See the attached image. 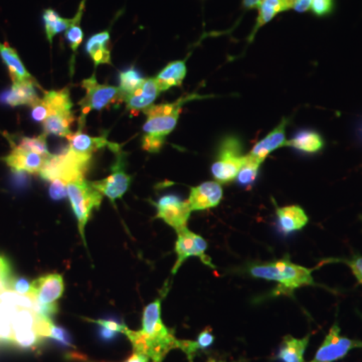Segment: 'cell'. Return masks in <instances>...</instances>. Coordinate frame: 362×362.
I'll return each instance as SVG.
<instances>
[{"instance_id":"cell-1","label":"cell","mask_w":362,"mask_h":362,"mask_svg":"<svg viewBox=\"0 0 362 362\" xmlns=\"http://www.w3.org/2000/svg\"><path fill=\"white\" fill-rule=\"evenodd\" d=\"M132 344L133 350L148 357L152 362H162L173 349H178L180 339L175 331L166 327L161 318V300L147 305L143 311L142 328L123 332Z\"/></svg>"},{"instance_id":"cell-2","label":"cell","mask_w":362,"mask_h":362,"mask_svg":"<svg viewBox=\"0 0 362 362\" xmlns=\"http://www.w3.org/2000/svg\"><path fill=\"white\" fill-rule=\"evenodd\" d=\"M195 99H201V97L188 95L173 103L152 105L143 112L146 116V122L143 125L142 148L149 153H158L166 137L177 125L183 105Z\"/></svg>"},{"instance_id":"cell-3","label":"cell","mask_w":362,"mask_h":362,"mask_svg":"<svg viewBox=\"0 0 362 362\" xmlns=\"http://www.w3.org/2000/svg\"><path fill=\"white\" fill-rule=\"evenodd\" d=\"M312 271V269L297 265L289 259L258 264L249 269L252 277L277 282L279 290L283 293H291L298 288L315 284Z\"/></svg>"},{"instance_id":"cell-4","label":"cell","mask_w":362,"mask_h":362,"mask_svg":"<svg viewBox=\"0 0 362 362\" xmlns=\"http://www.w3.org/2000/svg\"><path fill=\"white\" fill-rule=\"evenodd\" d=\"M42 99L47 109V119L42 122L44 134L68 137L75 121L70 90L66 88L59 90H49L45 92Z\"/></svg>"},{"instance_id":"cell-5","label":"cell","mask_w":362,"mask_h":362,"mask_svg":"<svg viewBox=\"0 0 362 362\" xmlns=\"http://www.w3.org/2000/svg\"><path fill=\"white\" fill-rule=\"evenodd\" d=\"M92 156L76 153L68 147L59 154H52L45 160L40 175L42 180L49 181L62 180L68 183L71 181L84 180L89 169Z\"/></svg>"},{"instance_id":"cell-6","label":"cell","mask_w":362,"mask_h":362,"mask_svg":"<svg viewBox=\"0 0 362 362\" xmlns=\"http://www.w3.org/2000/svg\"><path fill=\"white\" fill-rule=\"evenodd\" d=\"M68 199L78 220V232L86 245L85 228L90 220L93 209L101 206L103 195L93 187L90 181L80 180L66 185Z\"/></svg>"},{"instance_id":"cell-7","label":"cell","mask_w":362,"mask_h":362,"mask_svg":"<svg viewBox=\"0 0 362 362\" xmlns=\"http://www.w3.org/2000/svg\"><path fill=\"white\" fill-rule=\"evenodd\" d=\"M246 160L243 154V144L235 136H228L221 140L218 156L211 165V175L218 182L228 183L237 177Z\"/></svg>"},{"instance_id":"cell-8","label":"cell","mask_w":362,"mask_h":362,"mask_svg":"<svg viewBox=\"0 0 362 362\" xmlns=\"http://www.w3.org/2000/svg\"><path fill=\"white\" fill-rule=\"evenodd\" d=\"M83 89L86 90L84 99L78 102L82 110V116L78 120V128L84 127L86 116L93 110L101 111L115 102L123 101V95L119 88L114 86L99 84L96 74L82 82Z\"/></svg>"},{"instance_id":"cell-9","label":"cell","mask_w":362,"mask_h":362,"mask_svg":"<svg viewBox=\"0 0 362 362\" xmlns=\"http://www.w3.org/2000/svg\"><path fill=\"white\" fill-rule=\"evenodd\" d=\"M114 153L116 154V161L112 166V175L104 180L90 182L100 194L108 197L112 202L121 199L127 192L132 181V177L125 173L126 154L120 148L114 151Z\"/></svg>"},{"instance_id":"cell-10","label":"cell","mask_w":362,"mask_h":362,"mask_svg":"<svg viewBox=\"0 0 362 362\" xmlns=\"http://www.w3.org/2000/svg\"><path fill=\"white\" fill-rule=\"evenodd\" d=\"M340 332L339 326L335 323L310 362H335L344 358L351 350L362 349L361 340L342 337Z\"/></svg>"},{"instance_id":"cell-11","label":"cell","mask_w":362,"mask_h":362,"mask_svg":"<svg viewBox=\"0 0 362 362\" xmlns=\"http://www.w3.org/2000/svg\"><path fill=\"white\" fill-rule=\"evenodd\" d=\"M207 249L206 240L201 235L190 232L187 228L177 232V240L175 244V252L177 255V259L173 269V274L177 273L182 264L190 257H197L202 259L204 265L211 269H216L211 259L206 256Z\"/></svg>"},{"instance_id":"cell-12","label":"cell","mask_w":362,"mask_h":362,"mask_svg":"<svg viewBox=\"0 0 362 362\" xmlns=\"http://www.w3.org/2000/svg\"><path fill=\"white\" fill-rule=\"evenodd\" d=\"M157 209V218H161L176 232L187 228L192 209L187 201H182L175 194H166L153 202Z\"/></svg>"},{"instance_id":"cell-13","label":"cell","mask_w":362,"mask_h":362,"mask_svg":"<svg viewBox=\"0 0 362 362\" xmlns=\"http://www.w3.org/2000/svg\"><path fill=\"white\" fill-rule=\"evenodd\" d=\"M223 187L218 181H206L190 188L187 202L192 211H204L218 206L223 199Z\"/></svg>"},{"instance_id":"cell-14","label":"cell","mask_w":362,"mask_h":362,"mask_svg":"<svg viewBox=\"0 0 362 362\" xmlns=\"http://www.w3.org/2000/svg\"><path fill=\"white\" fill-rule=\"evenodd\" d=\"M49 158V157H47ZM47 157L40 156L35 152L13 146L11 153L4 157L6 165L18 173H26L30 175H40L44 168Z\"/></svg>"},{"instance_id":"cell-15","label":"cell","mask_w":362,"mask_h":362,"mask_svg":"<svg viewBox=\"0 0 362 362\" xmlns=\"http://www.w3.org/2000/svg\"><path fill=\"white\" fill-rule=\"evenodd\" d=\"M288 122L289 121L287 119H283L278 126H276L269 134H267L265 138L259 140L254 145L251 152L247 156L259 162V163H263L272 152L281 148V147L286 146L287 145L286 127H287Z\"/></svg>"},{"instance_id":"cell-16","label":"cell","mask_w":362,"mask_h":362,"mask_svg":"<svg viewBox=\"0 0 362 362\" xmlns=\"http://www.w3.org/2000/svg\"><path fill=\"white\" fill-rule=\"evenodd\" d=\"M160 89L157 85L156 78H145L141 87L138 88L134 92L126 95L123 101L126 103V108L133 114L144 112L153 105L158 97Z\"/></svg>"},{"instance_id":"cell-17","label":"cell","mask_w":362,"mask_h":362,"mask_svg":"<svg viewBox=\"0 0 362 362\" xmlns=\"http://www.w3.org/2000/svg\"><path fill=\"white\" fill-rule=\"evenodd\" d=\"M33 298L40 304L54 303L65 290L64 279L59 274H47L33 281Z\"/></svg>"},{"instance_id":"cell-18","label":"cell","mask_w":362,"mask_h":362,"mask_svg":"<svg viewBox=\"0 0 362 362\" xmlns=\"http://www.w3.org/2000/svg\"><path fill=\"white\" fill-rule=\"evenodd\" d=\"M68 139V148L71 151L78 154H84V156H92L98 150L109 147L112 145L108 141L106 136H99V137H93L89 134L83 132L82 128H78L76 132H71L66 137Z\"/></svg>"},{"instance_id":"cell-19","label":"cell","mask_w":362,"mask_h":362,"mask_svg":"<svg viewBox=\"0 0 362 362\" xmlns=\"http://www.w3.org/2000/svg\"><path fill=\"white\" fill-rule=\"evenodd\" d=\"M35 87L40 88L37 81L13 83L11 90L4 94V101L11 107H32L40 99Z\"/></svg>"},{"instance_id":"cell-20","label":"cell","mask_w":362,"mask_h":362,"mask_svg":"<svg viewBox=\"0 0 362 362\" xmlns=\"http://www.w3.org/2000/svg\"><path fill=\"white\" fill-rule=\"evenodd\" d=\"M0 57L6 66L13 83L23 82V81H35V78L26 70L18 52L8 45L0 42Z\"/></svg>"},{"instance_id":"cell-21","label":"cell","mask_w":362,"mask_h":362,"mask_svg":"<svg viewBox=\"0 0 362 362\" xmlns=\"http://www.w3.org/2000/svg\"><path fill=\"white\" fill-rule=\"evenodd\" d=\"M276 214L281 230L285 233L301 230L309 221L308 216L300 206L279 207Z\"/></svg>"},{"instance_id":"cell-22","label":"cell","mask_w":362,"mask_h":362,"mask_svg":"<svg viewBox=\"0 0 362 362\" xmlns=\"http://www.w3.org/2000/svg\"><path fill=\"white\" fill-rule=\"evenodd\" d=\"M110 33L108 30L96 33L88 40L86 44V52L94 62L95 66L112 65L111 51L109 49Z\"/></svg>"},{"instance_id":"cell-23","label":"cell","mask_w":362,"mask_h":362,"mask_svg":"<svg viewBox=\"0 0 362 362\" xmlns=\"http://www.w3.org/2000/svg\"><path fill=\"white\" fill-rule=\"evenodd\" d=\"M310 340V335L303 338L285 337L276 358L283 362H305L304 354Z\"/></svg>"},{"instance_id":"cell-24","label":"cell","mask_w":362,"mask_h":362,"mask_svg":"<svg viewBox=\"0 0 362 362\" xmlns=\"http://www.w3.org/2000/svg\"><path fill=\"white\" fill-rule=\"evenodd\" d=\"M187 64L185 61L171 62L154 78L160 92H164L173 87H180L187 77Z\"/></svg>"},{"instance_id":"cell-25","label":"cell","mask_w":362,"mask_h":362,"mask_svg":"<svg viewBox=\"0 0 362 362\" xmlns=\"http://www.w3.org/2000/svg\"><path fill=\"white\" fill-rule=\"evenodd\" d=\"M258 9L259 16L251 40L262 26L270 23L278 13L292 9L291 0H263Z\"/></svg>"},{"instance_id":"cell-26","label":"cell","mask_w":362,"mask_h":362,"mask_svg":"<svg viewBox=\"0 0 362 362\" xmlns=\"http://www.w3.org/2000/svg\"><path fill=\"white\" fill-rule=\"evenodd\" d=\"M286 146L293 147L305 153H317L323 149L324 140L315 131L302 130L287 141Z\"/></svg>"},{"instance_id":"cell-27","label":"cell","mask_w":362,"mask_h":362,"mask_svg":"<svg viewBox=\"0 0 362 362\" xmlns=\"http://www.w3.org/2000/svg\"><path fill=\"white\" fill-rule=\"evenodd\" d=\"M214 337L213 333H211V329L209 327H206V329L202 330L199 333L195 341H192V340H180L178 349L182 350L187 354L188 361L194 362L197 352L209 349L214 344Z\"/></svg>"},{"instance_id":"cell-28","label":"cell","mask_w":362,"mask_h":362,"mask_svg":"<svg viewBox=\"0 0 362 362\" xmlns=\"http://www.w3.org/2000/svg\"><path fill=\"white\" fill-rule=\"evenodd\" d=\"M42 21H44L47 39L51 45L54 35L66 32L73 23V18H62L57 11L51 8L45 9L42 14Z\"/></svg>"},{"instance_id":"cell-29","label":"cell","mask_w":362,"mask_h":362,"mask_svg":"<svg viewBox=\"0 0 362 362\" xmlns=\"http://www.w3.org/2000/svg\"><path fill=\"white\" fill-rule=\"evenodd\" d=\"M85 2L86 0H82L81 6H78V13L73 18V23H71L70 28L66 30L65 37L74 52V58H75L78 47H80L83 40H84V33H83L82 28H81V21H82L83 11L85 8Z\"/></svg>"},{"instance_id":"cell-30","label":"cell","mask_w":362,"mask_h":362,"mask_svg":"<svg viewBox=\"0 0 362 362\" xmlns=\"http://www.w3.org/2000/svg\"><path fill=\"white\" fill-rule=\"evenodd\" d=\"M144 82L145 78L142 77L141 74L134 66L119 74V90L122 93L123 98L141 87Z\"/></svg>"},{"instance_id":"cell-31","label":"cell","mask_w":362,"mask_h":362,"mask_svg":"<svg viewBox=\"0 0 362 362\" xmlns=\"http://www.w3.org/2000/svg\"><path fill=\"white\" fill-rule=\"evenodd\" d=\"M262 163L255 160L254 158L246 156V160L240 168L239 173H238L235 180H238L239 185L242 187H250L256 182L257 177H258V173L259 170V166Z\"/></svg>"},{"instance_id":"cell-32","label":"cell","mask_w":362,"mask_h":362,"mask_svg":"<svg viewBox=\"0 0 362 362\" xmlns=\"http://www.w3.org/2000/svg\"><path fill=\"white\" fill-rule=\"evenodd\" d=\"M16 146L28 150V151L35 152V153L47 157V158L52 156L51 152L47 148V135L44 133L42 135L35 136V137H23Z\"/></svg>"},{"instance_id":"cell-33","label":"cell","mask_w":362,"mask_h":362,"mask_svg":"<svg viewBox=\"0 0 362 362\" xmlns=\"http://www.w3.org/2000/svg\"><path fill=\"white\" fill-rule=\"evenodd\" d=\"M7 290H11L21 295H26L33 298V282L26 280L25 278L13 277V280L9 283Z\"/></svg>"},{"instance_id":"cell-34","label":"cell","mask_w":362,"mask_h":362,"mask_svg":"<svg viewBox=\"0 0 362 362\" xmlns=\"http://www.w3.org/2000/svg\"><path fill=\"white\" fill-rule=\"evenodd\" d=\"M13 267H11V262L6 257L0 255V285L7 290L9 283L13 280Z\"/></svg>"},{"instance_id":"cell-35","label":"cell","mask_w":362,"mask_h":362,"mask_svg":"<svg viewBox=\"0 0 362 362\" xmlns=\"http://www.w3.org/2000/svg\"><path fill=\"white\" fill-rule=\"evenodd\" d=\"M49 338L58 342L62 346L73 347V341H71V337L68 331L58 325H54V324L52 325Z\"/></svg>"},{"instance_id":"cell-36","label":"cell","mask_w":362,"mask_h":362,"mask_svg":"<svg viewBox=\"0 0 362 362\" xmlns=\"http://www.w3.org/2000/svg\"><path fill=\"white\" fill-rule=\"evenodd\" d=\"M32 310L37 315L45 317V318L52 319V317L56 315L59 311V306L57 303L40 304L37 300L33 301Z\"/></svg>"},{"instance_id":"cell-37","label":"cell","mask_w":362,"mask_h":362,"mask_svg":"<svg viewBox=\"0 0 362 362\" xmlns=\"http://www.w3.org/2000/svg\"><path fill=\"white\" fill-rule=\"evenodd\" d=\"M49 197L54 201H62V199L68 197V192H66V183L62 180H52L49 185Z\"/></svg>"},{"instance_id":"cell-38","label":"cell","mask_w":362,"mask_h":362,"mask_svg":"<svg viewBox=\"0 0 362 362\" xmlns=\"http://www.w3.org/2000/svg\"><path fill=\"white\" fill-rule=\"evenodd\" d=\"M311 9L317 16H325L333 11V0H312Z\"/></svg>"},{"instance_id":"cell-39","label":"cell","mask_w":362,"mask_h":362,"mask_svg":"<svg viewBox=\"0 0 362 362\" xmlns=\"http://www.w3.org/2000/svg\"><path fill=\"white\" fill-rule=\"evenodd\" d=\"M97 324V325L102 326V327L107 328L117 333H122L124 330L127 328L123 322H120V320H117L115 318H107V319H98V320L93 321Z\"/></svg>"},{"instance_id":"cell-40","label":"cell","mask_w":362,"mask_h":362,"mask_svg":"<svg viewBox=\"0 0 362 362\" xmlns=\"http://www.w3.org/2000/svg\"><path fill=\"white\" fill-rule=\"evenodd\" d=\"M344 263L349 265L359 284L362 285V257H354L351 259L344 261Z\"/></svg>"},{"instance_id":"cell-41","label":"cell","mask_w":362,"mask_h":362,"mask_svg":"<svg viewBox=\"0 0 362 362\" xmlns=\"http://www.w3.org/2000/svg\"><path fill=\"white\" fill-rule=\"evenodd\" d=\"M118 334L119 333L107 329V328L102 327V326H100L99 330H98V337H99L100 339L103 340L104 342L113 341V340L118 337Z\"/></svg>"},{"instance_id":"cell-42","label":"cell","mask_w":362,"mask_h":362,"mask_svg":"<svg viewBox=\"0 0 362 362\" xmlns=\"http://www.w3.org/2000/svg\"><path fill=\"white\" fill-rule=\"evenodd\" d=\"M292 9L298 13H306L311 9L312 0H291Z\"/></svg>"},{"instance_id":"cell-43","label":"cell","mask_w":362,"mask_h":362,"mask_svg":"<svg viewBox=\"0 0 362 362\" xmlns=\"http://www.w3.org/2000/svg\"><path fill=\"white\" fill-rule=\"evenodd\" d=\"M150 359L144 354H139V352H133L132 356L128 357L124 362H149Z\"/></svg>"},{"instance_id":"cell-44","label":"cell","mask_w":362,"mask_h":362,"mask_svg":"<svg viewBox=\"0 0 362 362\" xmlns=\"http://www.w3.org/2000/svg\"><path fill=\"white\" fill-rule=\"evenodd\" d=\"M262 1L263 0H243V6L247 9L258 8Z\"/></svg>"},{"instance_id":"cell-45","label":"cell","mask_w":362,"mask_h":362,"mask_svg":"<svg viewBox=\"0 0 362 362\" xmlns=\"http://www.w3.org/2000/svg\"><path fill=\"white\" fill-rule=\"evenodd\" d=\"M206 362H228V361H221V359H216V358H214V357H209V358L207 359ZM233 362H243V361H233Z\"/></svg>"},{"instance_id":"cell-46","label":"cell","mask_w":362,"mask_h":362,"mask_svg":"<svg viewBox=\"0 0 362 362\" xmlns=\"http://www.w3.org/2000/svg\"><path fill=\"white\" fill-rule=\"evenodd\" d=\"M2 291H4V288L2 287L1 285H0V293H1Z\"/></svg>"}]
</instances>
